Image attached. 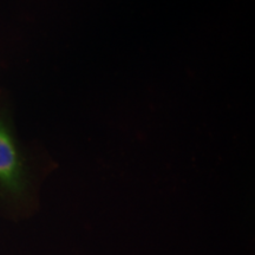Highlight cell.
<instances>
[{"instance_id": "cell-1", "label": "cell", "mask_w": 255, "mask_h": 255, "mask_svg": "<svg viewBox=\"0 0 255 255\" xmlns=\"http://www.w3.org/2000/svg\"><path fill=\"white\" fill-rule=\"evenodd\" d=\"M26 183L20 149L6 117L0 115V188L8 195L19 197L25 193Z\"/></svg>"}]
</instances>
